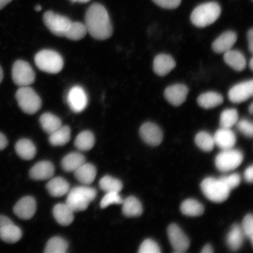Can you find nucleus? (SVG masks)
<instances>
[{"mask_svg":"<svg viewBox=\"0 0 253 253\" xmlns=\"http://www.w3.org/2000/svg\"><path fill=\"white\" fill-rule=\"evenodd\" d=\"M85 26L87 33L97 40L109 39L113 34V27L108 12L104 6L94 3L85 14Z\"/></svg>","mask_w":253,"mask_h":253,"instance_id":"1","label":"nucleus"},{"mask_svg":"<svg viewBox=\"0 0 253 253\" xmlns=\"http://www.w3.org/2000/svg\"><path fill=\"white\" fill-rule=\"evenodd\" d=\"M97 196V191L87 186H79L68 192L66 204L74 212L84 211L88 205L94 200Z\"/></svg>","mask_w":253,"mask_h":253,"instance_id":"2","label":"nucleus"},{"mask_svg":"<svg viewBox=\"0 0 253 253\" xmlns=\"http://www.w3.org/2000/svg\"><path fill=\"white\" fill-rule=\"evenodd\" d=\"M220 14L221 8L217 2H205L194 9L191 15V21L196 27L204 28L214 23Z\"/></svg>","mask_w":253,"mask_h":253,"instance_id":"3","label":"nucleus"},{"mask_svg":"<svg viewBox=\"0 0 253 253\" xmlns=\"http://www.w3.org/2000/svg\"><path fill=\"white\" fill-rule=\"evenodd\" d=\"M35 63L41 71L56 74L62 70L64 61L61 55L55 50L43 49L35 56Z\"/></svg>","mask_w":253,"mask_h":253,"instance_id":"4","label":"nucleus"},{"mask_svg":"<svg viewBox=\"0 0 253 253\" xmlns=\"http://www.w3.org/2000/svg\"><path fill=\"white\" fill-rule=\"evenodd\" d=\"M15 97L18 106L28 115L36 114L42 107V100L39 95L29 86L20 87L16 91Z\"/></svg>","mask_w":253,"mask_h":253,"instance_id":"5","label":"nucleus"},{"mask_svg":"<svg viewBox=\"0 0 253 253\" xmlns=\"http://www.w3.org/2000/svg\"><path fill=\"white\" fill-rule=\"evenodd\" d=\"M201 187L205 197L216 203L225 201L229 197L230 190L219 179L208 177L202 181Z\"/></svg>","mask_w":253,"mask_h":253,"instance_id":"6","label":"nucleus"},{"mask_svg":"<svg viewBox=\"0 0 253 253\" xmlns=\"http://www.w3.org/2000/svg\"><path fill=\"white\" fill-rule=\"evenodd\" d=\"M12 79L19 87L28 86L36 81V74L29 63L17 60L12 67Z\"/></svg>","mask_w":253,"mask_h":253,"instance_id":"7","label":"nucleus"},{"mask_svg":"<svg viewBox=\"0 0 253 253\" xmlns=\"http://www.w3.org/2000/svg\"><path fill=\"white\" fill-rule=\"evenodd\" d=\"M243 160V154L236 149L224 150L221 151L215 159V165L220 171L229 172L240 166Z\"/></svg>","mask_w":253,"mask_h":253,"instance_id":"8","label":"nucleus"},{"mask_svg":"<svg viewBox=\"0 0 253 253\" xmlns=\"http://www.w3.org/2000/svg\"><path fill=\"white\" fill-rule=\"evenodd\" d=\"M43 20L46 27L55 36L65 37L72 21L67 17L49 11L43 15Z\"/></svg>","mask_w":253,"mask_h":253,"instance_id":"9","label":"nucleus"},{"mask_svg":"<svg viewBox=\"0 0 253 253\" xmlns=\"http://www.w3.org/2000/svg\"><path fill=\"white\" fill-rule=\"evenodd\" d=\"M23 232L9 218L0 215V239L7 243H15L21 239Z\"/></svg>","mask_w":253,"mask_h":253,"instance_id":"10","label":"nucleus"},{"mask_svg":"<svg viewBox=\"0 0 253 253\" xmlns=\"http://www.w3.org/2000/svg\"><path fill=\"white\" fill-rule=\"evenodd\" d=\"M168 236L174 252L185 253L189 248V240L185 233L176 224H171L168 227Z\"/></svg>","mask_w":253,"mask_h":253,"instance_id":"11","label":"nucleus"},{"mask_svg":"<svg viewBox=\"0 0 253 253\" xmlns=\"http://www.w3.org/2000/svg\"><path fill=\"white\" fill-rule=\"evenodd\" d=\"M67 102L73 112H83L88 104L87 95L84 88L80 86L72 87L68 93Z\"/></svg>","mask_w":253,"mask_h":253,"instance_id":"12","label":"nucleus"},{"mask_svg":"<svg viewBox=\"0 0 253 253\" xmlns=\"http://www.w3.org/2000/svg\"><path fill=\"white\" fill-rule=\"evenodd\" d=\"M253 80L243 82L235 85L229 91L228 97L231 102L241 103L246 102L253 96Z\"/></svg>","mask_w":253,"mask_h":253,"instance_id":"13","label":"nucleus"},{"mask_svg":"<svg viewBox=\"0 0 253 253\" xmlns=\"http://www.w3.org/2000/svg\"><path fill=\"white\" fill-rule=\"evenodd\" d=\"M140 134L142 140L152 146H157L163 140L162 130L153 123L147 122L142 125Z\"/></svg>","mask_w":253,"mask_h":253,"instance_id":"14","label":"nucleus"},{"mask_svg":"<svg viewBox=\"0 0 253 253\" xmlns=\"http://www.w3.org/2000/svg\"><path fill=\"white\" fill-rule=\"evenodd\" d=\"M188 92V88L185 84H175L166 88L164 96L168 102L177 107L185 102Z\"/></svg>","mask_w":253,"mask_h":253,"instance_id":"15","label":"nucleus"},{"mask_svg":"<svg viewBox=\"0 0 253 253\" xmlns=\"http://www.w3.org/2000/svg\"><path fill=\"white\" fill-rule=\"evenodd\" d=\"M37 204L35 199L25 197L20 199L14 206V213L21 219H31L36 212Z\"/></svg>","mask_w":253,"mask_h":253,"instance_id":"16","label":"nucleus"},{"mask_svg":"<svg viewBox=\"0 0 253 253\" xmlns=\"http://www.w3.org/2000/svg\"><path fill=\"white\" fill-rule=\"evenodd\" d=\"M237 40V36L235 32L226 31L213 41L211 47L214 52L224 53L232 49Z\"/></svg>","mask_w":253,"mask_h":253,"instance_id":"17","label":"nucleus"},{"mask_svg":"<svg viewBox=\"0 0 253 253\" xmlns=\"http://www.w3.org/2000/svg\"><path fill=\"white\" fill-rule=\"evenodd\" d=\"M214 144L222 150L233 148L236 143V135L230 128L221 127L213 136Z\"/></svg>","mask_w":253,"mask_h":253,"instance_id":"18","label":"nucleus"},{"mask_svg":"<svg viewBox=\"0 0 253 253\" xmlns=\"http://www.w3.org/2000/svg\"><path fill=\"white\" fill-rule=\"evenodd\" d=\"M175 66L176 62L171 56L161 53L154 58L153 70L158 76L164 77L173 70Z\"/></svg>","mask_w":253,"mask_h":253,"instance_id":"19","label":"nucleus"},{"mask_svg":"<svg viewBox=\"0 0 253 253\" xmlns=\"http://www.w3.org/2000/svg\"><path fill=\"white\" fill-rule=\"evenodd\" d=\"M55 167L53 164L47 161H41L35 165L30 170V176L35 180L48 179L53 175Z\"/></svg>","mask_w":253,"mask_h":253,"instance_id":"20","label":"nucleus"},{"mask_svg":"<svg viewBox=\"0 0 253 253\" xmlns=\"http://www.w3.org/2000/svg\"><path fill=\"white\" fill-rule=\"evenodd\" d=\"M245 236L241 226L233 224L226 237V244L230 251H239L243 244Z\"/></svg>","mask_w":253,"mask_h":253,"instance_id":"21","label":"nucleus"},{"mask_svg":"<svg viewBox=\"0 0 253 253\" xmlns=\"http://www.w3.org/2000/svg\"><path fill=\"white\" fill-rule=\"evenodd\" d=\"M53 216L58 223L62 226H68L74 220V211L66 204H59L53 210Z\"/></svg>","mask_w":253,"mask_h":253,"instance_id":"22","label":"nucleus"},{"mask_svg":"<svg viewBox=\"0 0 253 253\" xmlns=\"http://www.w3.org/2000/svg\"><path fill=\"white\" fill-rule=\"evenodd\" d=\"M46 188L49 194L53 197L59 198L67 194L70 190V185L62 177H56L47 183Z\"/></svg>","mask_w":253,"mask_h":253,"instance_id":"23","label":"nucleus"},{"mask_svg":"<svg viewBox=\"0 0 253 253\" xmlns=\"http://www.w3.org/2000/svg\"><path fill=\"white\" fill-rule=\"evenodd\" d=\"M224 61L236 71L241 72L246 67V59L244 55L237 50L230 49L224 53Z\"/></svg>","mask_w":253,"mask_h":253,"instance_id":"24","label":"nucleus"},{"mask_svg":"<svg viewBox=\"0 0 253 253\" xmlns=\"http://www.w3.org/2000/svg\"><path fill=\"white\" fill-rule=\"evenodd\" d=\"M75 176L78 181L84 185H90L96 178L97 170L92 164L84 163L75 170Z\"/></svg>","mask_w":253,"mask_h":253,"instance_id":"25","label":"nucleus"},{"mask_svg":"<svg viewBox=\"0 0 253 253\" xmlns=\"http://www.w3.org/2000/svg\"><path fill=\"white\" fill-rule=\"evenodd\" d=\"M15 149L18 156L25 160L33 159L37 154V148L33 142L26 138L18 140Z\"/></svg>","mask_w":253,"mask_h":253,"instance_id":"26","label":"nucleus"},{"mask_svg":"<svg viewBox=\"0 0 253 253\" xmlns=\"http://www.w3.org/2000/svg\"><path fill=\"white\" fill-rule=\"evenodd\" d=\"M197 102L202 108L213 109L223 103V97L222 95L214 91H208L201 94L198 97Z\"/></svg>","mask_w":253,"mask_h":253,"instance_id":"27","label":"nucleus"},{"mask_svg":"<svg viewBox=\"0 0 253 253\" xmlns=\"http://www.w3.org/2000/svg\"><path fill=\"white\" fill-rule=\"evenodd\" d=\"M123 213L126 217L141 216L143 211L142 204L137 198L129 197L123 202Z\"/></svg>","mask_w":253,"mask_h":253,"instance_id":"28","label":"nucleus"},{"mask_svg":"<svg viewBox=\"0 0 253 253\" xmlns=\"http://www.w3.org/2000/svg\"><path fill=\"white\" fill-rule=\"evenodd\" d=\"M86 162L85 157L81 153H69L63 158L61 165L66 172H75L79 167Z\"/></svg>","mask_w":253,"mask_h":253,"instance_id":"29","label":"nucleus"},{"mask_svg":"<svg viewBox=\"0 0 253 253\" xmlns=\"http://www.w3.org/2000/svg\"><path fill=\"white\" fill-rule=\"evenodd\" d=\"M71 131L68 126H61L49 134V141L53 146H62L71 139Z\"/></svg>","mask_w":253,"mask_h":253,"instance_id":"30","label":"nucleus"},{"mask_svg":"<svg viewBox=\"0 0 253 253\" xmlns=\"http://www.w3.org/2000/svg\"><path fill=\"white\" fill-rule=\"evenodd\" d=\"M40 122L43 130L50 134L62 126L61 119L52 113H45L41 115Z\"/></svg>","mask_w":253,"mask_h":253,"instance_id":"31","label":"nucleus"},{"mask_svg":"<svg viewBox=\"0 0 253 253\" xmlns=\"http://www.w3.org/2000/svg\"><path fill=\"white\" fill-rule=\"evenodd\" d=\"M182 213L188 216H199L204 212L205 208L200 202L193 199H186L181 205Z\"/></svg>","mask_w":253,"mask_h":253,"instance_id":"32","label":"nucleus"},{"mask_svg":"<svg viewBox=\"0 0 253 253\" xmlns=\"http://www.w3.org/2000/svg\"><path fill=\"white\" fill-rule=\"evenodd\" d=\"M95 143L94 136L90 131H84L78 134L75 141V147L82 151L90 150Z\"/></svg>","mask_w":253,"mask_h":253,"instance_id":"33","label":"nucleus"},{"mask_svg":"<svg viewBox=\"0 0 253 253\" xmlns=\"http://www.w3.org/2000/svg\"><path fill=\"white\" fill-rule=\"evenodd\" d=\"M87 33V28L84 24L80 22H72L65 37L72 41H79L83 39Z\"/></svg>","mask_w":253,"mask_h":253,"instance_id":"34","label":"nucleus"},{"mask_svg":"<svg viewBox=\"0 0 253 253\" xmlns=\"http://www.w3.org/2000/svg\"><path fill=\"white\" fill-rule=\"evenodd\" d=\"M68 249V243L61 237H54L47 242L45 253H65Z\"/></svg>","mask_w":253,"mask_h":253,"instance_id":"35","label":"nucleus"},{"mask_svg":"<svg viewBox=\"0 0 253 253\" xmlns=\"http://www.w3.org/2000/svg\"><path fill=\"white\" fill-rule=\"evenodd\" d=\"M195 141L199 148L206 152L212 150L215 145L213 136L205 131L199 132L196 135Z\"/></svg>","mask_w":253,"mask_h":253,"instance_id":"36","label":"nucleus"},{"mask_svg":"<svg viewBox=\"0 0 253 253\" xmlns=\"http://www.w3.org/2000/svg\"><path fill=\"white\" fill-rule=\"evenodd\" d=\"M239 121V115L237 110L226 109L221 113L220 118L221 127L231 128Z\"/></svg>","mask_w":253,"mask_h":253,"instance_id":"37","label":"nucleus"},{"mask_svg":"<svg viewBox=\"0 0 253 253\" xmlns=\"http://www.w3.org/2000/svg\"><path fill=\"white\" fill-rule=\"evenodd\" d=\"M99 186L106 192H116L119 193L123 189L122 182L118 179L106 175L100 179Z\"/></svg>","mask_w":253,"mask_h":253,"instance_id":"38","label":"nucleus"},{"mask_svg":"<svg viewBox=\"0 0 253 253\" xmlns=\"http://www.w3.org/2000/svg\"><path fill=\"white\" fill-rule=\"evenodd\" d=\"M123 199L118 192H106L100 202L101 208L104 209L112 204H122Z\"/></svg>","mask_w":253,"mask_h":253,"instance_id":"39","label":"nucleus"},{"mask_svg":"<svg viewBox=\"0 0 253 253\" xmlns=\"http://www.w3.org/2000/svg\"><path fill=\"white\" fill-rule=\"evenodd\" d=\"M219 179L230 191L237 187L241 182V176L238 173H233L230 175L222 176L220 177Z\"/></svg>","mask_w":253,"mask_h":253,"instance_id":"40","label":"nucleus"},{"mask_svg":"<svg viewBox=\"0 0 253 253\" xmlns=\"http://www.w3.org/2000/svg\"><path fill=\"white\" fill-rule=\"evenodd\" d=\"M140 253H160L161 249L157 243L151 239L145 240L139 249Z\"/></svg>","mask_w":253,"mask_h":253,"instance_id":"41","label":"nucleus"},{"mask_svg":"<svg viewBox=\"0 0 253 253\" xmlns=\"http://www.w3.org/2000/svg\"><path fill=\"white\" fill-rule=\"evenodd\" d=\"M237 128L246 137L252 138L253 134V123L248 120L243 119L237 122Z\"/></svg>","mask_w":253,"mask_h":253,"instance_id":"42","label":"nucleus"},{"mask_svg":"<svg viewBox=\"0 0 253 253\" xmlns=\"http://www.w3.org/2000/svg\"><path fill=\"white\" fill-rule=\"evenodd\" d=\"M242 228L245 236L250 238L253 244V217L252 214L246 215L242 224Z\"/></svg>","mask_w":253,"mask_h":253,"instance_id":"43","label":"nucleus"},{"mask_svg":"<svg viewBox=\"0 0 253 253\" xmlns=\"http://www.w3.org/2000/svg\"><path fill=\"white\" fill-rule=\"evenodd\" d=\"M159 7L166 9H175L181 4L182 0H153Z\"/></svg>","mask_w":253,"mask_h":253,"instance_id":"44","label":"nucleus"},{"mask_svg":"<svg viewBox=\"0 0 253 253\" xmlns=\"http://www.w3.org/2000/svg\"><path fill=\"white\" fill-rule=\"evenodd\" d=\"M245 178L247 182L252 183L253 179V167L250 166L246 169L245 172Z\"/></svg>","mask_w":253,"mask_h":253,"instance_id":"45","label":"nucleus"},{"mask_svg":"<svg viewBox=\"0 0 253 253\" xmlns=\"http://www.w3.org/2000/svg\"><path fill=\"white\" fill-rule=\"evenodd\" d=\"M8 144V139L6 136L0 132V151L4 150Z\"/></svg>","mask_w":253,"mask_h":253,"instance_id":"46","label":"nucleus"},{"mask_svg":"<svg viewBox=\"0 0 253 253\" xmlns=\"http://www.w3.org/2000/svg\"><path fill=\"white\" fill-rule=\"evenodd\" d=\"M247 37H248L249 49L252 53L253 51V30L252 28L249 31Z\"/></svg>","mask_w":253,"mask_h":253,"instance_id":"47","label":"nucleus"},{"mask_svg":"<svg viewBox=\"0 0 253 253\" xmlns=\"http://www.w3.org/2000/svg\"><path fill=\"white\" fill-rule=\"evenodd\" d=\"M213 252V248L210 245H205L201 251L202 253H212Z\"/></svg>","mask_w":253,"mask_h":253,"instance_id":"48","label":"nucleus"},{"mask_svg":"<svg viewBox=\"0 0 253 253\" xmlns=\"http://www.w3.org/2000/svg\"><path fill=\"white\" fill-rule=\"evenodd\" d=\"M12 0H0V10L11 2Z\"/></svg>","mask_w":253,"mask_h":253,"instance_id":"49","label":"nucleus"},{"mask_svg":"<svg viewBox=\"0 0 253 253\" xmlns=\"http://www.w3.org/2000/svg\"><path fill=\"white\" fill-rule=\"evenodd\" d=\"M3 78H4V72H3L1 66H0V84L1 83Z\"/></svg>","mask_w":253,"mask_h":253,"instance_id":"50","label":"nucleus"},{"mask_svg":"<svg viewBox=\"0 0 253 253\" xmlns=\"http://www.w3.org/2000/svg\"><path fill=\"white\" fill-rule=\"evenodd\" d=\"M73 2H81V3H86L90 1V0H71Z\"/></svg>","mask_w":253,"mask_h":253,"instance_id":"51","label":"nucleus"},{"mask_svg":"<svg viewBox=\"0 0 253 253\" xmlns=\"http://www.w3.org/2000/svg\"><path fill=\"white\" fill-rule=\"evenodd\" d=\"M249 67L251 68V70L253 71V59L251 58V61L249 62Z\"/></svg>","mask_w":253,"mask_h":253,"instance_id":"52","label":"nucleus"},{"mask_svg":"<svg viewBox=\"0 0 253 253\" xmlns=\"http://www.w3.org/2000/svg\"><path fill=\"white\" fill-rule=\"evenodd\" d=\"M249 111L250 113H251V115H253V103H252L251 104V106H250L249 108Z\"/></svg>","mask_w":253,"mask_h":253,"instance_id":"53","label":"nucleus"},{"mask_svg":"<svg viewBox=\"0 0 253 253\" xmlns=\"http://www.w3.org/2000/svg\"><path fill=\"white\" fill-rule=\"evenodd\" d=\"M35 9H36V11L37 12H40L41 11V9H42V7H41V5H37L36 7H35Z\"/></svg>","mask_w":253,"mask_h":253,"instance_id":"54","label":"nucleus"}]
</instances>
